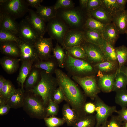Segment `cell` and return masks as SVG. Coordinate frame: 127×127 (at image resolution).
<instances>
[{
  "label": "cell",
  "mask_w": 127,
  "mask_h": 127,
  "mask_svg": "<svg viewBox=\"0 0 127 127\" xmlns=\"http://www.w3.org/2000/svg\"><path fill=\"white\" fill-rule=\"evenodd\" d=\"M120 10L125 9L127 0H116Z\"/></svg>",
  "instance_id": "52"
},
{
  "label": "cell",
  "mask_w": 127,
  "mask_h": 127,
  "mask_svg": "<svg viewBox=\"0 0 127 127\" xmlns=\"http://www.w3.org/2000/svg\"><path fill=\"white\" fill-rule=\"evenodd\" d=\"M21 41L18 35L11 32L0 29V41L13 42L18 43Z\"/></svg>",
  "instance_id": "37"
},
{
  "label": "cell",
  "mask_w": 127,
  "mask_h": 127,
  "mask_svg": "<svg viewBox=\"0 0 127 127\" xmlns=\"http://www.w3.org/2000/svg\"><path fill=\"white\" fill-rule=\"evenodd\" d=\"M7 80L3 76L0 75V92L4 85Z\"/></svg>",
  "instance_id": "54"
},
{
  "label": "cell",
  "mask_w": 127,
  "mask_h": 127,
  "mask_svg": "<svg viewBox=\"0 0 127 127\" xmlns=\"http://www.w3.org/2000/svg\"><path fill=\"white\" fill-rule=\"evenodd\" d=\"M116 92L115 101L116 103L122 108L127 107V89Z\"/></svg>",
  "instance_id": "40"
},
{
  "label": "cell",
  "mask_w": 127,
  "mask_h": 127,
  "mask_svg": "<svg viewBox=\"0 0 127 127\" xmlns=\"http://www.w3.org/2000/svg\"><path fill=\"white\" fill-rule=\"evenodd\" d=\"M66 58L64 67L72 76L82 77L94 75L93 66L87 60L75 58L65 51Z\"/></svg>",
  "instance_id": "3"
},
{
  "label": "cell",
  "mask_w": 127,
  "mask_h": 127,
  "mask_svg": "<svg viewBox=\"0 0 127 127\" xmlns=\"http://www.w3.org/2000/svg\"><path fill=\"white\" fill-rule=\"evenodd\" d=\"M75 4L71 0H57L53 6L56 10L60 9H66L74 7Z\"/></svg>",
  "instance_id": "44"
},
{
  "label": "cell",
  "mask_w": 127,
  "mask_h": 127,
  "mask_svg": "<svg viewBox=\"0 0 127 127\" xmlns=\"http://www.w3.org/2000/svg\"><path fill=\"white\" fill-rule=\"evenodd\" d=\"M95 115H85L79 117L72 127H95Z\"/></svg>",
  "instance_id": "33"
},
{
  "label": "cell",
  "mask_w": 127,
  "mask_h": 127,
  "mask_svg": "<svg viewBox=\"0 0 127 127\" xmlns=\"http://www.w3.org/2000/svg\"><path fill=\"white\" fill-rule=\"evenodd\" d=\"M20 50L21 60L34 62L39 59L33 44L22 40L17 43Z\"/></svg>",
  "instance_id": "15"
},
{
  "label": "cell",
  "mask_w": 127,
  "mask_h": 127,
  "mask_svg": "<svg viewBox=\"0 0 127 127\" xmlns=\"http://www.w3.org/2000/svg\"><path fill=\"white\" fill-rule=\"evenodd\" d=\"M66 24L56 16L50 20L46 26V31L52 39L62 45L66 33L69 30Z\"/></svg>",
  "instance_id": "7"
},
{
  "label": "cell",
  "mask_w": 127,
  "mask_h": 127,
  "mask_svg": "<svg viewBox=\"0 0 127 127\" xmlns=\"http://www.w3.org/2000/svg\"><path fill=\"white\" fill-rule=\"evenodd\" d=\"M52 39L51 38L39 37L33 44L37 57L40 60H45L52 56Z\"/></svg>",
  "instance_id": "10"
},
{
  "label": "cell",
  "mask_w": 127,
  "mask_h": 127,
  "mask_svg": "<svg viewBox=\"0 0 127 127\" xmlns=\"http://www.w3.org/2000/svg\"><path fill=\"white\" fill-rule=\"evenodd\" d=\"M115 49L119 64L118 71H119L121 68L127 62V47L123 45L115 48Z\"/></svg>",
  "instance_id": "35"
},
{
  "label": "cell",
  "mask_w": 127,
  "mask_h": 127,
  "mask_svg": "<svg viewBox=\"0 0 127 127\" xmlns=\"http://www.w3.org/2000/svg\"><path fill=\"white\" fill-rule=\"evenodd\" d=\"M21 62V66L16 81L20 85L21 89L24 91V82L30 73L34 62L28 61H22Z\"/></svg>",
  "instance_id": "25"
},
{
  "label": "cell",
  "mask_w": 127,
  "mask_h": 127,
  "mask_svg": "<svg viewBox=\"0 0 127 127\" xmlns=\"http://www.w3.org/2000/svg\"><path fill=\"white\" fill-rule=\"evenodd\" d=\"M83 115H94L96 112V107L94 103L86 102L83 107Z\"/></svg>",
  "instance_id": "46"
},
{
  "label": "cell",
  "mask_w": 127,
  "mask_h": 127,
  "mask_svg": "<svg viewBox=\"0 0 127 127\" xmlns=\"http://www.w3.org/2000/svg\"><path fill=\"white\" fill-rule=\"evenodd\" d=\"M55 73L59 86L64 95L65 101L76 112L79 117L83 116V107L86 100L81 90L75 82L61 70L57 68Z\"/></svg>",
  "instance_id": "1"
},
{
  "label": "cell",
  "mask_w": 127,
  "mask_h": 127,
  "mask_svg": "<svg viewBox=\"0 0 127 127\" xmlns=\"http://www.w3.org/2000/svg\"><path fill=\"white\" fill-rule=\"evenodd\" d=\"M7 14L0 12V29L8 31L18 35L19 23Z\"/></svg>",
  "instance_id": "20"
},
{
  "label": "cell",
  "mask_w": 127,
  "mask_h": 127,
  "mask_svg": "<svg viewBox=\"0 0 127 127\" xmlns=\"http://www.w3.org/2000/svg\"><path fill=\"white\" fill-rule=\"evenodd\" d=\"M40 79L37 84L29 91L40 96L46 106L49 101L52 99L53 94L59 86L56 77L41 70Z\"/></svg>",
  "instance_id": "2"
},
{
  "label": "cell",
  "mask_w": 127,
  "mask_h": 127,
  "mask_svg": "<svg viewBox=\"0 0 127 127\" xmlns=\"http://www.w3.org/2000/svg\"><path fill=\"white\" fill-rule=\"evenodd\" d=\"M120 71L124 73L127 76V66L124 65L121 68Z\"/></svg>",
  "instance_id": "55"
},
{
  "label": "cell",
  "mask_w": 127,
  "mask_h": 127,
  "mask_svg": "<svg viewBox=\"0 0 127 127\" xmlns=\"http://www.w3.org/2000/svg\"><path fill=\"white\" fill-rule=\"evenodd\" d=\"M20 58L6 56L1 58L0 64L3 68L8 74H12L17 70L19 67Z\"/></svg>",
  "instance_id": "23"
},
{
  "label": "cell",
  "mask_w": 127,
  "mask_h": 127,
  "mask_svg": "<svg viewBox=\"0 0 127 127\" xmlns=\"http://www.w3.org/2000/svg\"><path fill=\"white\" fill-rule=\"evenodd\" d=\"M28 6L26 0H0V12L8 15L16 20L28 12Z\"/></svg>",
  "instance_id": "4"
},
{
  "label": "cell",
  "mask_w": 127,
  "mask_h": 127,
  "mask_svg": "<svg viewBox=\"0 0 127 127\" xmlns=\"http://www.w3.org/2000/svg\"><path fill=\"white\" fill-rule=\"evenodd\" d=\"M119 34L112 22L107 24L102 33L104 40L114 45L119 37Z\"/></svg>",
  "instance_id": "24"
},
{
  "label": "cell",
  "mask_w": 127,
  "mask_h": 127,
  "mask_svg": "<svg viewBox=\"0 0 127 127\" xmlns=\"http://www.w3.org/2000/svg\"><path fill=\"white\" fill-rule=\"evenodd\" d=\"M116 71L98 76L97 82L101 91L107 93L112 91Z\"/></svg>",
  "instance_id": "18"
},
{
  "label": "cell",
  "mask_w": 127,
  "mask_h": 127,
  "mask_svg": "<svg viewBox=\"0 0 127 127\" xmlns=\"http://www.w3.org/2000/svg\"><path fill=\"white\" fill-rule=\"evenodd\" d=\"M28 14L26 19L37 33L40 37H43L46 31L45 22L32 10L29 9Z\"/></svg>",
  "instance_id": "14"
},
{
  "label": "cell",
  "mask_w": 127,
  "mask_h": 127,
  "mask_svg": "<svg viewBox=\"0 0 127 127\" xmlns=\"http://www.w3.org/2000/svg\"><path fill=\"white\" fill-rule=\"evenodd\" d=\"M44 119L47 127H59L66 123L63 118H59L56 116L46 117Z\"/></svg>",
  "instance_id": "41"
},
{
  "label": "cell",
  "mask_w": 127,
  "mask_h": 127,
  "mask_svg": "<svg viewBox=\"0 0 127 127\" xmlns=\"http://www.w3.org/2000/svg\"><path fill=\"white\" fill-rule=\"evenodd\" d=\"M106 123L101 125V126H100L99 127H106Z\"/></svg>",
  "instance_id": "57"
},
{
  "label": "cell",
  "mask_w": 127,
  "mask_h": 127,
  "mask_svg": "<svg viewBox=\"0 0 127 127\" xmlns=\"http://www.w3.org/2000/svg\"><path fill=\"white\" fill-rule=\"evenodd\" d=\"M79 1L80 7L82 9H86L87 6L88 0H79Z\"/></svg>",
  "instance_id": "53"
},
{
  "label": "cell",
  "mask_w": 127,
  "mask_h": 127,
  "mask_svg": "<svg viewBox=\"0 0 127 127\" xmlns=\"http://www.w3.org/2000/svg\"><path fill=\"white\" fill-rule=\"evenodd\" d=\"M72 79L83 89L85 94L91 100H94L101 91L94 75L79 77L72 76Z\"/></svg>",
  "instance_id": "8"
},
{
  "label": "cell",
  "mask_w": 127,
  "mask_h": 127,
  "mask_svg": "<svg viewBox=\"0 0 127 127\" xmlns=\"http://www.w3.org/2000/svg\"><path fill=\"white\" fill-rule=\"evenodd\" d=\"M85 42L84 31L81 29H69L65 35L61 45L65 49L81 46Z\"/></svg>",
  "instance_id": "11"
},
{
  "label": "cell",
  "mask_w": 127,
  "mask_h": 127,
  "mask_svg": "<svg viewBox=\"0 0 127 127\" xmlns=\"http://www.w3.org/2000/svg\"><path fill=\"white\" fill-rule=\"evenodd\" d=\"M24 91L21 88L16 89L6 102L11 108L17 109L23 107L24 103Z\"/></svg>",
  "instance_id": "26"
},
{
  "label": "cell",
  "mask_w": 127,
  "mask_h": 127,
  "mask_svg": "<svg viewBox=\"0 0 127 127\" xmlns=\"http://www.w3.org/2000/svg\"><path fill=\"white\" fill-rule=\"evenodd\" d=\"M126 34H127V33H126Z\"/></svg>",
  "instance_id": "58"
},
{
  "label": "cell",
  "mask_w": 127,
  "mask_h": 127,
  "mask_svg": "<svg viewBox=\"0 0 127 127\" xmlns=\"http://www.w3.org/2000/svg\"><path fill=\"white\" fill-rule=\"evenodd\" d=\"M33 94L24 96L23 107L31 117L41 119L46 117V106Z\"/></svg>",
  "instance_id": "5"
},
{
  "label": "cell",
  "mask_w": 127,
  "mask_h": 127,
  "mask_svg": "<svg viewBox=\"0 0 127 127\" xmlns=\"http://www.w3.org/2000/svg\"><path fill=\"white\" fill-rule=\"evenodd\" d=\"M106 25L94 18L88 16L86 19L84 26L86 28L95 30L102 33Z\"/></svg>",
  "instance_id": "36"
},
{
  "label": "cell",
  "mask_w": 127,
  "mask_h": 127,
  "mask_svg": "<svg viewBox=\"0 0 127 127\" xmlns=\"http://www.w3.org/2000/svg\"><path fill=\"white\" fill-rule=\"evenodd\" d=\"M64 49L61 47L57 43L53 48L52 56L56 60L58 66L61 68L64 67L66 58V54Z\"/></svg>",
  "instance_id": "34"
},
{
  "label": "cell",
  "mask_w": 127,
  "mask_h": 127,
  "mask_svg": "<svg viewBox=\"0 0 127 127\" xmlns=\"http://www.w3.org/2000/svg\"><path fill=\"white\" fill-rule=\"evenodd\" d=\"M58 14V17L70 29H81L84 18L83 12L80 9L74 7L68 9H61Z\"/></svg>",
  "instance_id": "6"
},
{
  "label": "cell",
  "mask_w": 127,
  "mask_h": 127,
  "mask_svg": "<svg viewBox=\"0 0 127 127\" xmlns=\"http://www.w3.org/2000/svg\"><path fill=\"white\" fill-rule=\"evenodd\" d=\"M96 107L95 115L96 123L95 127H99L106 123L109 117L117 111L115 106H109L97 96L95 99Z\"/></svg>",
  "instance_id": "9"
},
{
  "label": "cell",
  "mask_w": 127,
  "mask_h": 127,
  "mask_svg": "<svg viewBox=\"0 0 127 127\" xmlns=\"http://www.w3.org/2000/svg\"><path fill=\"white\" fill-rule=\"evenodd\" d=\"M58 66L55 58L52 56L46 60H42L39 59L34 63L32 67L45 71L46 73L52 74L55 72Z\"/></svg>",
  "instance_id": "22"
},
{
  "label": "cell",
  "mask_w": 127,
  "mask_h": 127,
  "mask_svg": "<svg viewBox=\"0 0 127 127\" xmlns=\"http://www.w3.org/2000/svg\"><path fill=\"white\" fill-rule=\"evenodd\" d=\"M41 69L32 67L24 82V87L28 91L32 89L37 84L41 78Z\"/></svg>",
  "instance_id": "30"
},
{
  "label": "cell",
  "mask_w": 127,
  "mask_h": 127,
  "mask_svg": "<svg viewBox=\"0 0 127 127\" xmlns=\"http://www.w3.org/2000/svg\"><path fill=\"white\" fill-rule=\"evenodd\" d=\"M102 6L112 16L120 10L116 0H102Z\"/></svg>",
  "instance_id": "42"
},
{
  "label": "cell",
  "mask_w": 127,
  "mask_h": 127,
  "mask_svg": "<svg viewBox=\"0 0 127 127\" xmlns=\"http://www.w3.org/2000/svg\"><path fill=\"white\" fill-rule=\"evenodd\" d=\"M16 89L10 81L7 80L0 92V97L4 99L6 103Z\"/></svg>",
  "instance_id": "38"
},
{
  "label": "cell",
  "mask_w": 127,
  "mask_h": 127,
  "mask_svg": "<svg viewBox=\"0 0 127 127\" xmlns=\"http://www.w3.org/2000/svg\"><path fill=\"white\" fill-rule=\"evenodd\" d=\"M84 31L85 42L99 46L102 44L104 39L102 33L86 28Z\"/></svg>",
  "instance_id": "28"
},
{
  "label": "cell",
  "mask_w": 127,
  "mask_h": 127,
  "mask_svg": "<svg viewBox=\"0 0 127 127\" xmlns=\"http://www.w3.org/2000/svg\"><path fill=\"white\" fill-rule=\"evenodd\" d=\"M102 0H88L86 9L87 12L94 10L102 5Z\"/></svg>",
  "instance_id": "48"
},
{
  "label": "cell",
  "mask_w": 127,
  "mask_h": 127,
  "mask_svg": "<svg viewBox=\"0 0 127 127\" xmlns=\"http://www.w3.org/2000/svg\"><path fill=\"white\" fill-rule=\"evenodd\" d=\"M127 76L123 72L118 70L116 71L112 91L116 92L126 89Z\"/></svg>",
  "instance_id": "31"
},
{
  "label": "cell",
  "mask_w": 127,
  "mask_h": 127,
  "mask_svg": "<svg viewBox=\"0 0 127 127\" xmlns=\"http://www.w3.org/2000/svg\"><path fill=\"white\" fill-rule=\"evenodd\" d=\"M92 65L95 73H97L98 76L115 72L119 68V64L117 61H106Z\"/></svg>",
  "instance_id": "17"
},
{
  "label": "cell",
  "mask_w": 127,
  "mask_h": 127,
  "mask_svg": "<svg viewBox=\"0 0 127 127\" xmlns=\"http://www.w3.org/2000/svg\"><path fill=\"white\" fill-rule=\"evenodd\" d=\"M62 118L68 126H72L79 118L76 112L68 103L64 104L62 109Z\"/></svg>",
  "instance_id": "29"
},
{
  "label": "cell",
  "mask_w": 127,
  "mask_h": 127,
  "mask_svg": "<svg viewBox=\"0 0 127 127\" xmlns=\"http://www.w3.org/2000/svg\"><path fill=\"white\" fill-rule=\"evenodd\" d=\"M35 8L36 13L45 22H48L57 16V11L55 9L53 6H47L40 5Z\"/></svg>",
  "instance_id": "27"
},
{
  "label": "cell",
  "mask_w": 127,
  "mask_h": 127,
  "mask_svg": "<svg viewBox=\"0 0 127 127\" xmlns=\"http://www.w3.org/2000/svg\"><path fill=\"white\" fill-rule=\"evenodd\" d=\"M10 107L6 103L0 105V115H3L7 114L9 112Z\"/></svg>",
  "instance_id": "50"
},
{
  "label": "cell",
  "mask_w": 127,
  "mask_h": 127,
  "mask_svg": "<svg viewBox=\"0 0 127 127\" xmlns=\"http://www.w3.org/2000/svg\"><path fill=\"white\" fill-rule=\"evenodd\" d=\"M58 104L52 99L50 100L46 106V117L57 115L58 113Z\"/></svg>",
  "instance_id": "43"
},
{
  "label": "cell",
  "mask_w": 127,
  "mask_h": 127,
  "mask_svg": "<svg viewBox=\"0 0 127 127\" xmlns=\"http://www.w3.org/2000/svg\"><path fill=\"white\" fill-rule=\"evenodd\" d=\"M112 22L120 34L127 33V9L120 10L112 16Z\"/></svg>",
  "instance_id": "16"
},
{
  "label": "cell",
  "mask_w": 127,
  "mask_h": 127,
  "mask_svg": "<svg viewBox=\"0 0 127 127\" xmlns=\"http://www.w3.org/2000/svg\"><path fill=\"white\" fill-rule=\"evenodd\" d=\"M88 16L107 24L112 22V16L102 5L97 9L87 12Z\"/></svg>",
  "instance_id": "19"
},
{
  "label": "cell",
  "mask_w": 127,
  "mask_h": 127,
  "mask_svg": "<svg viewBox=\"0 0 127 127\" xmlns=\"http://www.w3.org/2000/svg\"><path fill=\"white\" fill-rule=\"evenodd\" d=\"M106 127H123V123L118 119L117 116L112 115L106 123Z\"/></svg>",
  "instance_id": "47"
},
{
  "label": "cell",
  "mask_w": 127,
  "mask_h": 127,
  "mask_svg": "<svg viewBox=\"0 0 127 127\" xmlns=\"http://www.w3.org/2000/svg\"><path fill=\"white\" fill-rule=\"evenodd\" d=\"M87 56V60L92 64L107 61L100 46L85 42L81 46Z\"/></svg>",
  "instance_id": "12"
},
{
  "label": "cell",
  "mask_w": 127,
  "mask_h": 127,
  "mask_svg": "<svg viewBox=\"0 0 127 127\" xmlns=\"http://www.w3.org/2000/svg\"><path fill=\"white\" fill-rule=\"evenodd\" d=\"M17 35L21 40L33 44L40 37L26 19L19 23Z\"/></svg>",
  "instance_id": "13"
},
{
  "label": "cell",
  "mask_w": 127,
  "mask_h": 127,
  "mask_svg": "<svg viewBox=\"0 0 127 127\" xmlns=\"http://www.w3.org/2000/svg\"><path fill=\"white\" fill-rule=\"evenodd\" d=\"M123 127H127V121L123 123Z\"/></svg>",
  "instance_id": "56"
},
{
  "label": "cell",
  "mask_w": 127,
  "mask_h": 127,
  "mask_svg": "<svg viewBox=\"0 0 127 127\" xmlns=\"http://www.w3.org/2000/svg\"><path fill=\"white\" fill-rule=\"evenodd\" d=\"M107 61H117L114 45L104 40L100 46Z\"/></svg>",
  "instance_id": "32"
},
{
  "label": "cell",
  "mask_w": 127,
  "mask_h": 127,
  "mask_svg": "<svg viewBox=\"0 0 127 127\" xmlns=\"http://www.w3.org/2000/svg\"><path fill=\"white\" fill-rule=\"evenodd\" d=\"M0 49L1 52L5 56L14 58L20 57V49L15 42H0Z\"/></svg>",
  "instance_id": "21"
},
{
  "label": "cell",
  "mask_w": 127,
  "mask_h": 127,
  "mask_svg": "<svg viewBox=\"0 0 127 127\" xmlns=\"http://www.w3.org/2000/svg\"><path fill=\"white\" fill-rule=\"evenodd\" d=\"M52 100L58 104L64 100H65L64 94L60 87L59 86L54 92L52 98Z\"/></svg>",
  "instance_id": "45"
},
{
  "label": "cell",
  "mask_w": 127,
  "mask_h": 127,
  "mask_svg": "<svg viewBox=\"0 0 127 127\" xmlns=\"http://www.w3.org/2000/svg\"><path fill=\"white\" fill-rule=\"evenodd\" d=\"M29 6L36 8L37 7L40 5L42 2V0H26Z\"/></svg>",
  "instance_id": "51"
},
{
  "label": "cell",
  "mask_w": 127,
  "mask_h": 127,
  "mask_svg": "<svg viewBox=\"0 0 127 127\" xmlns=\"http://www.w3.org/2000/svg\"><path fill=\"white\" fill-rule=\"evenodd\" d=\"M116 112L117 114L118 118L121 122L123 123L127 121V107L117 110Z\"/></svg>",
  "instance_id": "49"
},
{
  "label": "cell",
  "mask_w": 127,
  "mask_h": 127,
  "mask_svg": "<svg viewBox=\"0 0 127 127\" xmlns=\"http://www.w3.org/2000/svg\"><path fill=\"white\" fill-rule=\"evenodd\" d=\"M71 56L75 58L87 60V56L81 46H74L65 49Z\"/></svg>",
  "instance_id": "39"
}]
</instances>
